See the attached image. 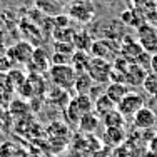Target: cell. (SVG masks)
<instances>
[{
  "instance_id": "17",
  "label": "cell",
  "mask_w": 157,
  "mask_h": 157,
  "mask_svg": "<svg viewBox=\"0 0 157 157\" xmlns=\"http://www.w3.org/2000/svg\"><path fill=\"white\" fill-rule=\"evenodd\" d=\"M90 60H92V57L89 55V52L75 50L72 55V60H70V65L74 67V70H75L77 74H82V72H87Z\"/></svg>"
},
{
  "instance_id": "7",
  "label": "cell",
  "mask_w": 157,
  "mask_h": 157,
  "mask_svg": "<svg viewBox=\"0 0 157 157\" xmlns=\"http://www.w3.org/2000/svg\"><path fill=\"white\" fill-rule=\"evenodd\" d=\"M33 50H35V47H33L30 42L22 40V42L15 44L13 47H10L9 52H7V55L12 59L13 63H15V62L17 63H29V62L32 60Z\"/></svg>"
},
{
  "instance_id": "29",
  "label": "cell",
  "mask_w": 157,
  "mask_h": 157,
  "mask_svg": "<svg viewBox=\"0 0 157 157\" xmlns=\"http://www.w3.org/2000/svg\"><path fill=\"white\" fill-rule=\"evenodd\" d=\"M151 70L154 74H157V54H154L151 57Z\"/></svg>"
},
{
  "instance_id": "4",
  "label": "cell",
  "mask_w": 157,
  "mask_h": 157,
  "mask_svg": "<svg viewBox=\"0 0 157 157\" xmlns=\"http://www.w3.org/2000/svg\"><path fill=\"white\" fill-rule=\"evenodd\" d=\"M137 42L144 52L154 55L157 54V29L152 24H142L137 29Z\"/></svg>"
},
{
  "instance_id": "21",
  "label": "cell",
  "mask_w": 157,
  "mask_h": 157,
  "mask_svg": "<svg viewBox=\"0 0 157 157\" xmlns=\"http://www.w3.org/2000/svg\"><path fill=\"white\" fill-rule=\"evenodd\" d=\"M100 121L104 122V125H105V127H124L125 117L117 109H115V110L109 112V114H105Z\"/></svg>"
},
{
  "instance_id": "24",
  "label": "cell",
  "mask_w": 157,
  "mask_h": 157,
  "mask_svg": "<svg viewBox=\"0 0 157 157\" xmlns=\"http://www.w3.org/2000/svg\"><path fill=\"white\" fill-rule=\"evenodd\" d=\"M142 87H144V90L147 92L149 95H152L157 99V74L149 72L147 77H145V80H144V84H142Z\"/></svg>"
},
{
  "instance_id": "23",
  "label": "cell",
  "mask_w": 157,
  "mask_h": 157,
  "mask_svg": "<svg viewBox=\"0 0 157 157\" xmlns=\"http://www.w3.org/2000/svg\"><path fill=\"white\" fill-rule=\"evenodd\" d=\"M74 35H75V30H72L70 27H67V29H54V30H52V37H54L55 42H69V44H72Z\"/></svg>"
},
{
  "instance_id": "15",
  "label": "cell",
  "mask_w": 157,
  "mask_h": 157,
  "mask_svg": "<svg viewBox=\"0 0 157 157\" xmlns=\"http://www.w3.org/2000/svg\"><path fill=\"white\" fill-rule=\"evenodd\" d=\"M129 92H130L129 90V85H127V84H119V82H110L109 87L105 89V95L109 97L115 105H117V104L121 102V100L124 99Z\"/></svg>"
},
{
  "instance_id": "16",
  "label": "cell",
  "mask_w": 157,
  "mask_h": 157,
  "mask_svg": "<svg viewBox=\"0 0 157 157\" xmlns=\"http://www.w3.org/2000/svg\"><path fill=\"white\" fill-rule=\"evenodd\" d=\"M94 84H95V82L92 80L90 75H89L87 72H82V74H77L75 84H74V89H75L77 95H90Z\"/></svg>"
},
{
  "instance_id": "30",
  "label": "cell",
  "mask_w": 157,
  "mask_h": 157,
  "mask_svg": "<svg viewBox=\"0 0 157 157\" xmlns=\"http://www.w3.org/2000/svg\"><path fill=\"white\" fill-rule=\"evenodd\" d=\"M132 2H134V5H136V7H147L151 0H132Z\"/></svg>"
},
{
  "instance_id": "3",
  "label": "cell",
  "mask_w": 157,
  "mask_h": 157,
  "mask_svg": "<svg viewBox=\"0 0 157 157\" xmlns=\"http://www.w3.org/2000/svg\"><path fill=\"white\" fill-rule=\"evenodd\" d=\"M87 74L90 75V78L95 84H107L110 80V74H112V62L92 57L90 63H89Z\"/></svg>"
},
{
  "instance_id": "31",
  "label": "cell",
  "mask_w": 157,
  "mask_h": 157,
  "mask_svg": "<svg viewBox=\"0 0 157 157\" xmlns=\"http://www.w3.org/2000/svg\"><path fill=\"white\" fill-rule=\"evenodd\" d=\"M57 2H59V3H60V5L63 7V9H65V7H69V5H70V3H72V2H74V0H57Z\"/></svg>"
},
{
  "instance_id": "5",
  "label": "cell",
  "mask_w": 157,
  "mask_h": 157,
  "mask_svg": "<svg viewBox=\"0 0 157 157\" xmlns=\"http://www.w3.org/2000/svg\"><path fill=\"white\" fill-rule=\"evenodd\" d=\"M72 20L78 22V24H87L90 22L95 15V9L92 3H84V2H75L74 0L69 5V13H67Z\"/></svg>"
},
{
  "instance_id": "2",
  "label": "cell",
  "mask_w": 157,
  "mask_h": 157,
  "mask_svg": "<svg viewBox=\"0 0 157 157\" xmlns=\"http://www.w3.org/2000/svg\"><path fill=\"white\" fill-rule=\"evenodd\" d=\"M48 78L54 84V87L63 89V90H70L74 89L77 78V72L74 70V67L70 65H50L48 69Z\"/></svg>"
},
{
  "instance_id": "14",
  "label": "cell",
  "mask_w": 157,
  "mask_h": 157,
  "mask_svg": "<svg viewBox=\"0 0 157 157\" xmlns=\"http://www.w3.org/2000/svg\"><path fill=\"white\" fill-rule=\"evenodd\" d=\"M142 52H144V48L140 47L139 42H136V40H129V44H124L121 48H119V54H121L122 59H125L127 62H136L137 59L142 55Z\"/></svg>"
},
{
  "instance_id": "6",
  "label": "cell",
  "mask_w": 157,
  "mask_h": 157,
  "mask_svg": "<svg viewBox=\"0 0 157 157\" xmlns=\"http://www.w3.org/2000/svg\"><path fill=\"white\" fill-rule=\"evenodd\" d=\"M142 107H145L144 99H142V95L136 94V92H129V94L117 104V110L121 112L124 117H134Z\"/></svg>"
},
{
  "instance_id": "25",
  "label": "cell",
  "mask_w": 157,
  "mask_h": 157,
  "mask_svg": "<svg viewBox=\"0 0 157 157\" xmlns=\"http://www.w3.org/2000/svg\"><path fill=\"white\" fill-rule=\"evenodd\" d=\"M54 50L57 52V54L74 55L75 47H74V44H69V42H54Z\"/></svg>"
},
{
  "instance_id": "19",
  "label": "cell",
  "mask_w": 157,
  "mask_h": 157,
  "mask_svg": "<svg viewBox=\"0 0 157 157\" xmlns=\"http://www.w3.org/2000/svg\"><path fill=\"white\" fill-rule=\"evenodd\" d=\"M99 124H100L99 115H97L95 112H90V114H85L84 117L80 119V122H78V129H80V132H84V134H92V132L97 130Z\"/></svg>"
},
{
  "instance_id": "9",
  "label": "cell",
  "mask_w": 157,
  "mask_h": 157,
  "mask_svg": "<svg viewBox=\"0 0 157 157\" xmlns=\"http://www.w3.org/2000/svg\"><path fill=\"white\" fill-rule=\"evenodd\" d=\"M132 121H134V125H136L140 132L142 130H151L152 127L155 125V114H154V110L149 109V107H142V109L132 117Z\"/></svg>"
},
{
  "instance_id": "8",
  "label": "cell",
  "mask_w": 157,
  "mask_h": 157,
  "mask_svg": "<svg viewBox=\"0 0 157 157\" xmlns=\"http://www.w3.org/2000/svg\"><path fill=\"white\" fill-rule=\"evenodd\" d=\"M90 54H92V57H95V59L110 60V59H114V55L117 54V50L112 47V42H110V40L100 39V40H94L92 48H90ZM110 62H112V60H110Z\"/></svg>"
},
{
  "instance_id": "18",
  "label": "cell",
  "mask_w": 157,
  "mask_h": 157,
  "mask_svg": "<svg viewBox=\"0 0 157 157\" xmlns=\"http://www.w3.org/2000/svg\"><path fill=\"white\" fill-rule=\"evenodd\" d=\"M115 109H117V105H115V104L112 102L109 97L105 95V92H104V94H100V95L94 100V112L100 115V119H102L105 114H109V112L115 110Z\"/></svg>"
},
{
  "instance_id": "26",
  "label": "cell",
  "mask_w": 157,
  "mask_h": 157,
  "mask_svg": "<svg viewBox=\"0 0 157 157\" xmlns=\"http://www.w3.org/2000/svg\"><path fill=\"white\" fill-rule=\"evenodd\" d=\"M29 110H30V105L25 104L24 100H13L10 104V112L13 115H17V112H20V115H25V114H29Z\"/></svg>"
},
{
  "instance_id": "11",
  "label": "cell",
  "mask_w": 157,
  "mask_h": 157,
  "mask_svg": "<svg viewBox=\"0 0 157 157\" xmlns=\"http://www.w3.org/2000/svg\"><path fill=\"white\" fill-rule=\"evenodd\" d=\"M33 3H35V9L40 10V12L47 17L54 18V17L63 13V7L57 2V0H33Z\"/></svg>"
},
{
  "instance_id": "32",
  "label": "cell",
  "mask_w": 157,
  "mask_h": 157,
  "mask_svg": "<svg viewBox=\"0 0 157 157\" xmlns=\"http://www.w3.org/2000/svg\"><path fill=\"white\" fill-rule=\"evenodd\" d=\"M75 2H84V3H92V0H75Z\"/></svg>"
},
{
  "instance_id": "20",
  "label": "cell",
  "mask_w": 157,
  "mask_h": 157,
  "mask_svg": "<svg viewBox=\"0 0 157 157\" xmlns=\"http://www.w3.org/2000/svg\"><path fill=\"white\" fill-rule=\"evenodd\" d=\"M74 47H75V50H82V52H90L92 48V44H94V40L90 39V35H89L87 32H75V35H74V40H72Z\"/></svg>"
},
{
  "instance_id": "22",
  "label": "cell",
  "mask_w": 157,
  "mask_h": 157,
  "mask_svg": "<svg viewBox=\"0 0 157 157\" xmlns=\"http://www.w3.org/2000/svg\"><path fill=\"white\" fill-rule=\"evenodd\" d=\"M122 18H124L125 24H129L130 27H136V29H139L142 24H145V22H144V17H140L139 10H136V9L125 10V12L122 13Z\"/></svg>"
},
{
  "instance_id": "33",
  "label": "cell",
  "mask_w": 157,
  "mask_h": 157,
  "mask_svg": "<svg viewBox=\"0 0 157 157\" xmlns=\"http://www.w3.org/2000/svg\"><path fill=\"white\" fill-rule=\"evenodd\" d=\"M155 5H157V0H155Z\"/></svg>"
},
{
  "instance_id": "10",
  "label": "cell",
  "mask_w": 157,
  "mask_h": 157,
  "mask_svg": "<svg viewBox=\"0 0 157 157\" xmlns=\"http://www.w3.org/2000/svg\"><path fill=\"white\" fill-rule=\"evenodd\" d=\"M147 70L144 69V67H140L139 63L136 62H130L129 65H127V72H125V84L129 85H142L145 80V77H147Z\"/></svg>"
},
{
  "instance_id": "13",
  "label": "cell",
  "mask_w": 157,
  "mask_h": 157,
  "mask_svg": "<svg viewBox=\"0 0 157 157\" xmlns=\"http://www.w3.org/2000/svg\"><path fill=\"white\" fill-rule=\"evenodd\" d=\"M50 59H48L47 52L44 50V48H39L35 47V50H33V55H32V60L29 63H32V69L35 70L37 74H42V72H48V69H50V65H48V62Z\"/></svg>"
},
{
  "instance_id": "1",
  "label": "cell",
  "mask_w": 157,
  "mask_h": 157,
  "mask_svg": "<svg viewBox=\"0 0 157 157\" xmlns=\"http://www.w3.org/2000/svg\"><path fill=\"white\" fill-rule=\"evenodd\" d=\"M90 112H94V99L90 95H77L70 99L65 109V117L72 125H78L80 119Z\"/></svg>"
},
{
  "instance_id": "27",
  "label": "cell",
  "mask_w": 157,
  "mask_h": 157,
  "mask_svg": "<svg viewBox=\"0 0 157 157\" xmlns=\"http://www.w3.org/2000/svg\"><path fill=\"white\" fill-rule=\"evenodd\" d=\"M12 69H13V62L9 55H7V57H0V72L9 74Z\"/></svg>"
},
{
  "instance_id": "12",
  "label": "cell",
  "mask_w": 157,
  "mask_h": 157,
  "mask_svg": "<svg viewBox=\"0 0 157 157\" xmlns=\"http://www.w3.org/2000/svg\"><path fill=\"white\" fill-rule=\"evenodd\" d=\"M102 139L107 147H119L125 140V132L122 127H107Z\"/></svg>"
},
{
  "instance_id": "28",
  "label": "cell",
  "mask_w": 157,
  "mask_h": 157,
  "mask_svg": "<svg viewBox=\"0 0 157 157\" xmlns=\"http://www.w3.org/2000/svg\"><path fill=\"white\" fill-rule=\"evenodd\" d=\"M149 151H152V152H155V154H157V134L152 137L151 140H149Z\"/></svg>"
}]
</instances>
